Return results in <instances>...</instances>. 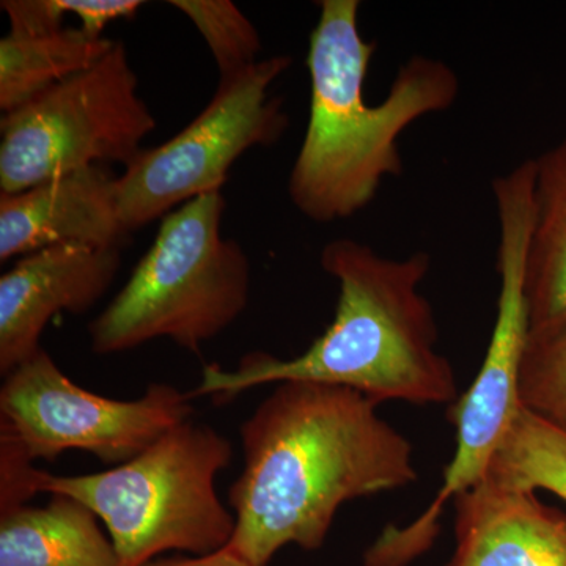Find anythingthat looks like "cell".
<instances>
[{"label":"cell","mask_w":566,"mask_h":566,"mask_svg":"<svg viewBox=\"0 0 566 566\" xmlns=\"http://www.w3.org/2000/svg\"><path fill=\"white\" fill-rule=\"evenodd\" d=\"M226 200L205 193L169 212L120 293L88 326L92 352L107 356L169 338L199 353L244 314L251 262L222 234Z\"/></svg>","instance_id":"6"},{"label":"cell","mask_w":566,"mask_h":566,"mask_svg":"<svg viewBox=\"0 0 566 566\" xmlns=\"http://www.w3.org/2000/svg\"><path fill=\"white\" fill-rule=\"evenodd\" d=\"M14 35H44L63 29V0H7L0 3Z\"/></svg>","instance_id":"19"},{"label":"cell","mask_w":566,"mask_h":566,"mask_svg":"<svg viewBox=\"0 0 566 566\" xmlns=\"http://www.w3.org/2000/svg\"><path fill=\"white\" fill-rule=\"evenodd\" d=\"M155 128L125 44L115 41L91 69L3 114L0 191L22 192L84 167H128Z\"/></svg>","instance_id":"7"},{"label":"cell","mask_w":566,"mask_h":566,"mask_svg":"<svg viewBox=\"0 0 566 566\" xmlns=\"http://www.w3.org/2000/svg\"><path fill=\"white\" fill-rule=\"evenodd\" d=\"M118 177L106 166L57 175L18 193H0V262L52 245L122 249Z\"/></svg>","instance_id":"11"},{"label":"cell","mask_w":566,"mask_h":566,"mask_svg":"<svg viewBox=\"0 0 566 566\" xmlns=\"http://www.w3.org/2000/svg\"><path fill=\"white\" fill-rule=\"evenodd\" d=\"M493 197L499 221L497 315L474 382L447 415L457 430L455 453L434 501L408 526H387L365 554L367 566H405L433 545L446 506L485 479L520 409L521 364L531 335L526 281L535 222L532 164L495 178Z\"/></svg>","instance_id":"5"},{"label":"cell","mask_w":566,"mask_h":566,"mask_svg":"<svg viewBox=\"0 0 566 566\" xmlns=\"http://www.w3.org/2000/svg\"><path fill=\"white\" fill-rule=\"evenodd\" d=\"M290 65V55H274L223 77L211 102L182 132L125 167L118 177V210L129 234L197 197L221 192L245 151L282 139L289 115L270 88Z\"/></svg>","instance_id":"8"},{"label":"cell","mask_w":566,"mask_h":566,"mask_svg":"<svg viewBox=\"0 0 566 566\" xmlns=\"http://www.w3.org/2000/svg\"><path fill=\"white\" fill-rule=\"evenodd\" d=\"M114 43L81 28L44 35L9 33L0 40V111L9 114L52 85L91 69Z\"/></svg>","instance_id":"15"},{"label":"cell","mask_w":566,"mask_h":566,"mask_svg":"<svg viewBox=\"0 0 566 566\" xmlns=\"http://www.w3.org/2000/svg\"><path fill=\"white\" fill-rule=\"evenodd\" d=\"M535 222L527 260L531 333L566 322V133L534 158Z\"/></svg>","instance_id":"14"},{"label":"cell","mask_w":566,"mask_h":566,"mask_svg":"<svg viewBox=\"0 0 566 566\" xmlns=\"http://www.w3.org/2000/svg\"><path fill=\"white\" fill-rule=\"evenodd\" d=\"M170 6L185 13L203 36L221 80L262 61L259 31L230 0H172Z\"/></svg>","instance_id":"18"},{"label":"cell","mask_w":566,"mask_h":566,"mask_svg":"<svg viewBox=\"0 0 566 566\" xmlns=\"http://www.w3.org/2000/svg\"><path fill=\"white\" fill-rule=\"evenodd\" d=\"M142 6L140 0H63L65 13L80 18L82 31L95 39H103L111 22L132 20Z\"/></svg>","instance_id":"20"},{"label":"cell","mask_w":566,"mask_h":566,"mask_svg":"<svg viewBox=\"0 0 566 566\" xmlns=\"http://www.w3.org/2000/svg\"><path fill=\"white\" fill-rule=\"evenodd\" d=\"M319 263L340 286L322 337L292 359L252 353L234 370L207 365L191 397L226 403L253 387L308 381L348 387L378 405L455 403V370L436 349L433 307L420 292L431 256L419 251L390 259L342 238L324 245Z\"/></svg>","instance_id":"2"},{"label":"cell","mask_w":566,"mask_h":566,"mask_svg":"<svg viewBox=\"0 0 566 566\" xmlns=\"http://www.w3.org/2000/svg\"><path fill=\"white\" fill-rule=\"evenodd\" d=\"M229 439L188 420L120 465L85 475L32 468L29 497L66 495L106 526L122 566H145L159 554L211 556L232 542L234 515L216 493V475L232 461Z\"/></svg>","instance_id":"4"},{"label":"cell","mask_w":566,"mask_h":566,"mask_svg":"<svg viewBox=\"0 0 566 566\" xmlns=\"http://www.w3.org/2000/svg\"><path fill=\"white\" fill-rule=\"evenodd\" d=\"M145 566H249L240 557L234 556L232 551L222 549L219 553L205 557H175L155 560Z\"/></svg>","instance_id":"21"},{"label":"cell","mask_w":566,"mask_h":566,"mask_svg":"<svg viewBox=\"0 0 566 566\" xmlns=\"http://www.w3.org/2000/svg\"><path fill=\"white\" fill-rule=\"evenodd\" d=\"M520 403L566 433V322L528 335Z\"/></svg>","instance_id":"17"},{"label":"cell","mask_w":566,"mask_h":566,"mask_svg":"<svg viewBox=\"0 0 566 566\" xmlns=\"http://www.w3.org/2000/svg\"><path fill=\"white\" fill-rule=\"evenodd\" d=\"M359 10V0H323L308 40L311 114L289 193L318 223L353 218L374 202L382 182L403 172L401 134L449 111L460 95L446 62L415 55L397 71L385 102L368 106L364 85L376 43L360 33Z\"/></svg>","instance_id":"3"},{"label":"cell","mask_w":566,"mask_h":566,"mask_svg":"<svg viewBox=\"0 0 566 566\" xmlns=\"http://www.w3.org/2000/svg\"><path fill=\"white\" fill-rule=\"evenodd\" d=\"M122 249L52 245L29 253L0 277V374L40 352L41 334L61 312L85 314L109 290Z\"/></svg>","instance_id":"10"},{"label":"cell","mask_w":566,"mask_h":566,"mask_svg":"<svg viewBox=\"0 0 566 566\" xmlns=\"http://www.w3.org/2000/svg\"><path fill=\"white\" fill-rule=\"evenodd\" d=\"M378 406L348 387L275 385L241 424L227 549L249 566L270 565L289 545L319 549L345 502L412 485L415 449Z\"/></svg>","instance_id":"1"},{"label":"cell","mask_w":566,"mask_h":566,"mask_svg":"<svg viewBox=\"0 0 566 566\" xmlns=\"http://www.w3.org/2000/svg\"><path fill=\"white\" fill-rule=\"evenodd\" d=\"M0 566H122L87 506L51 495L46 506L0 512Z\"/></svg>","instance_id":"13"},{"label":"cell","mask_w":566,"mask_h":566,"mask_svg":"<svg viewBox=\"0 0 566 566\" xmlns=\"http://www.w3.org/2000/svg\"><path fill=\"white\" fill-rule=\"evenodd\" d=\"M191 398L163 382L148 386L136 400L88 392L41 348L6 376L0 438L14 442L32 463L81 450L120 465L188 422Z\"/></svg>","instance_id":"9"},{"label":"cell","mask_w":566,"mask_h":566,"mask_svg":"<svg viewBox=\"0 0 566 566\" xmlns=\"http://www.w3.org/2000/svg\"><path fill=\"white\" fill-rule=\"evenodd\" d=\"M485 479L566 502V433L520 406Z\"/></svg>","instance_id":"16"},{"label":"cell","mask_w":566,"mask_h":566,"mask_svg":"<svg viewBox=\"0 0 566 566\" xmlns=\"http://www.w3.org/2000/svg\"><path fill=\"white\" fill-rule=\"evenodd\" d=\"M453 504L457 551L449 566H566V513L534 491L483 479Z\"/></svg>","instance_id":"12"}]
</instances>
